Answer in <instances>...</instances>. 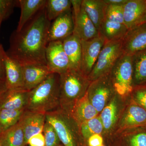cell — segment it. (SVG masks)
Here are the masks:
<instances>
[{
    "label": "cell",
    "instance_id": "obj_1",
    "mask_svg": "<svg viewBox=\"0 0 146 146\" xmlns=\"http://www.w3.org/2000/svg\"><path fill=\"white\" fill-rule=\"evenodd\" d=\"M50 24L47 19L45 7L21 31L13 32L10 36L7 54L18 61L22 66L46 65V50Z\"/></svg>",
    "mask_w": 146,
    "mask_h": 146
},
{
    "label": "cell",
    "instance_id": "obj_2",
    "mask_svg": "<svg viewBox=\"0 0 146 146\" xmlns=\"http://www.w3.org/2000/svg\"><path fill=\"white\" fill-rule=\"evenodd\" d=\"M60 76L52 73L29 91L26 110L47 114L60 109Z\"/></svg>",
    "mask_w": 146,
    "mask_h": 146
},
{
    "label": "cell",
    "instance_id": "obj_3",
    "mask_svg": "<svg viewBox=\"0 0 146 146\" xmlns=\"http://www.w3.org/2000/svg\"><path fill=\"white\" fill-rule=\"evenodd\" d=\"M59 76L60 109L69 114L86 94L91 82L79 69H69Z\"/></svg>",
    "mask_w": 146,
    "mask_h": 146
},
{
    "label": "cell",
    "instance_id": "obj_4",
    "mask_svg": "<svg viewBox=\"0 0 146 146\" xmlns=\"http://www.w3.org/2000/svg\"><path fill=\"white\" fill-rule=\"evenodd\" d=\"M46 121L52 125L64 146H86L79 125L68 112L61 109L46 114Z\"/></svg>",
    "mask_w": 146,
    "mask_h": 146
},
{
    "label": "cell",
    "instance_id": "obj_5",
    "mask_svg": "<svg viewBox=\"0 0 146 146\" xmlns=\"http://www.w3.org/2000/svg\"><path fill=\"white\" fill-rule=\"evenodd\" d=\"M109 74L116 94L124 98L130 97L134 87L132 55L123 53Z\"/></svg>",
    "mask_w": 146,
    "mask_h": 146
},
{
    "label": "cell",
    "instance_id": "obj_6",
    "mask_svg": "<svg viewBox=\"0 0 146 146\" xmlns=\"http://www.w3.org/2000/svg\"><path fill=\"white\" fill-rule=\"evenodd\" d=\"M122 39L106 41L93 70L88 76L90 81L108 74L119 58L123 54Z\"/></svg>",
    "mask_w": 146,
    "mask_h": 146
},
{
    "label": "cell",
    "instance_id": "obj_7",
    "mask_svg": "<svg viewBox=\"0 0 146 146\" xmlns=\"http://www.w3.org/2000/svg\"><path fill=\"white\" fill-rule=\"evenodd\" d=\"M130 97L124 98L116 94L100 113L104 127V141L115 134L118 122Z\"/></svg>",
    "mask_w": 146,
    "mask_h": 146
},
{
    "label": "cell",
    "instance_id": "obj_8",
    "mask_svg": "<svg viewBox=\"0 0 146 146\" xmlns=\"http://www.w3.org/2000/svg\"><path fill=\"white\" fill-rule=\"evenodd\" d=\"M87 94L90 102L100 114L116 94L109 73L91 82Z\"/></svg>",
    "mask_w": 146,
    "mask_h": 146
},
{
    "label": "cell",
    "instance_id": "obj_9",
    "mask_svg": "<svg viewBox=\"0 0 146 146\" xmlns=\"http://www.w3.org/2000/svg\"><path fill=\"white\" fill-rule=\"evenodd\" d=\"M74 29L73 34L81 40H89L100 33L82 6V0H71Z\"/></svg>",
    "mask_w": 146,
    "mask_h": 146
},
{
    "label": "cell",
    "instance_id": "obj_10",
    "mask_svg": "<svg viewBox=\"0 0 146 146\" xmlns=\"http://www.w3.org/2000/svg\"><path fill=\"white\" fill-rule=\"evenodd\" d=\"M146 127V111L130 98L119 120L115 133L125 129Z\"/></svg>",
    "mask_w": 146,
    "mask_h": 146
},
{
    "label": "cell",
    "instance_id": "obj_11",
    "mask_svg": "<svg viewBox=\"0 0 146 146\" xmlns=\"http://www.w3.org/2000/svg\"><path fill=\"white\" fill-rule=\"evenodd\" d=\"M106 41L100 34L90 40H81L80 70L87 76L93 70Z\"/></svg>",
    "mask_w": 146,
    "mask_h": 146
},
{
    "label": "cell",
    "instance_id": "obj_12",
    "mask_svg": "<svg viewBox=\"0 0 146 146\" xmlns=\"http://www.w3.org/2000/svg\"><path fill=\"white\" fill-rule=\"evenodd\" d=\"M46 65L52 73L60 74L70 69V61L62 41L49 42L46 50Z\"/></svg>",
    "mask_w": 146,
    "mask_h": 146
},
{
    "label": "cell",
    "instance_id": "obj_13",
    "mask_svg": "<svg viewBox=\"0 0 146 146\" xmlns=\"http://www.w3.org/2000/svg\"><path fill=\"white\" fill-rule=\"evenodd\" d=\"M106 146H146V127L125 129L104 141Z\"/></svg>",
    "mask_w": 146,
    "mask_h": 146
},
{
    "label": "cell",
    "instance_id": "obj_14",
    "mask_svg": "<svg viewBox=\"0 0 146 146\" xmlns=\"http://www.w3.org/2000/svg\"><path fill=\"white\" fill-rule=\"evenodd\" d=\"M124 54L133 55L146 50V23L128 29L122 39Z\"/></svg>",
    "mask_w": 146,
    "mask_h": 146
},
{
    "label": "cell",
    "instance_id": "obj_15",
    "mask_svg": "<svg viewBox=\"0 0 146 146\" xmlns=\"http://www.w3.org/2000/svg\"><path fill=\"white\" fill-rule=\"evenodd\" d=\"M74 29L72 10L62 14L51 23L47 35L48 43L63 41L73 34Z\"/></svg>",
    "mask_w": 146,
    "mask_h": 146
},
{
    "label": "cell",
    "instance_id": "obj_16",
    "mask_svg": "<svg viewBox=\"0 0 146 146\" xmlns=\"http://www.w3.org/2000/svg\"><path fill=\"white\" fill-rule=\"evenodd\" d=\"M5 71V84L7 89H23V66L5 52L4 56Z\"/></svg>",
    "mask_w": 146,
    "mask_h": 146
},
{
    "label": "cell",
    "instance_id": "obj_17",
    "mask_svg": "<svg viewBox=\"0 0 146 146\" xmlns=\"http://www.w3.org/2000/svg\"><path fill=\"white\" fill-rule=\"evenodd\" d=\"M20 121L23 127L25 143L27 145L31 137L43 132L46 121V114L26 110Z\"/></svg>",
    "mask_w": 146,
    "mask_h": 146
},
{
    "label": "cell",
    "instance_id": "obj_18",
    "mask_svg": "<svg viewBox=\"0 0 146 146\" xmlns=\"http://www.w3.org/2000/svg\"><path fill=\"white\" fill-rule=\"evenodd\" d=\"M23 89L30 91L43 82L52 74L47 65H28L23 66Z\"/></svg>",
    "mask_w": 146,
    "mask_h": 146
},
{
    "label": "cell",
    "instance_id": "obj_19",
    "mask_svg": "<svg viewBox=\"0 0 146 146\" xmlns=\"http://www.w3.org/2000/svg\"><path fill=\"white\" fill-rule=\"evenodd\" d=\"M124 24L128 29L141 23L146 11V0H127L123 6Z\"/></svg>",
    "mask_w": 146,
    "mask_h": 146
},
{
    "label": "cell",
    "instance_id": "obj_20",
    "mask_svg": "<svg viewBox=\"0 0 146 146\" xmlns=\"http://www.w3.org/2000/svg\"><path fill=\"white\" fill-rule=\"evenodd\" d=\"M29 91L23 89H7L0 100V109L26 110Z\"/></svg>",
    "mask_w": 146,
    "mask_h": 146
},
{
    "label": "cell",
    "instance_id": "obj_21",
    "mask_svg": "<svg viewBox=\"0 0 146 146\" xmlns=\"http://www.w3.org/2000/svg\"><path fill=\"white\" fill-rule=\"evenodd\" d=\"M69 114L79 125L99 115L90 102L87 92L84 96L75 104Z\"/></svg>",
    "mask_w": 146,
    "mask_h": 146
},
{
    "label": "cell",
    "instance_id": "obj_22",
    "mask_svg": "<svg viewBox=\"0 0 146 146\" xmlns=\"http://www.w3.org/2000/svg\"><path fill=\"white\" fill-rule=\"evenodd\" d=\"M46 0H19L21 14L16 31H20L39 11L45 8Z\"/></svg>",
    "mask_w": 146,
    "mask_h": 146
},
{
    "label": "cell",
    "instance_id": "obj_23",
    "mask_svg": "<svg viewBox=\"0 0 146 146\" xmlns=\"http://www.w3.org/2000/svg\"><path fill=\"white\" fill-rule=\"evenodd\" d=\"M62 42L63 49L70 61V69L80 70L82 55L81 39L73 33Z\"/></svg>",
    "mask_w": 146,
    "mask_h": 146
},
{
    "label": "cell",
    "instance_id": "obj_24",
    "mask_svg": "<svg viewBox=\"0 0 146 146\" xmlns=\"http://www.w3.org/2000/svg\"><path fill=\"white\" fill-rule=\"evenodd\" d=\"M107 4L104 0H82V6L98 30L105 18Z\"/></svg>",
    "mask_w": 146,
    "mask_h": 146
},
{
    "label": "cell",
    "instance_id": "obj_25",
    "mask_svg": "<svg viewBox=\"0 0 146 146\" xmlns=\"http://www.w3.org/2000/svg\"><path fill=\"white\" fill-rule=\"evenodd\" d=\"M128 30L125 24L105 18L99 32L106 41H109L122 39Z\"/></svg>",
    "mask_w": 146,
    "mask_h": 146
},
{
    "label": "cell",
    "instance_id": "obj_26",
    "mask_svg": "<svg viewBox=\"0 0 146 146\" xmlns=\"http://www.w3.org/2000/svg\"><path fill=\"white\" fill-rule=\"evenodd\" d=\"M0 140L4 146H25L23 125L19 121L15 125L3 132Z\"/></svg>",
    "mask_w": 146,
    "mask_h": 146
},
{
    "label": "cell",
    "instance_id": "obj_27",
    "mask_svg": "<svg viewBox=\"0 0 146 146\" xmlns=\"http://www.w3.org/2000/svg\"><path fill=\"white\" fill-rule=\"evenodd\" d=\"M134 86L146 83V50L132 55Z\"/></svg>",
    "mask_w": 146,
    "mask_h": 146
},
{
    "label": "cell",
    "instance_id": "obj_28",
    "mask_svg": "<svg viewBox=\"0 0 146 146\" xmlns=\"http://www.w3.org/2000/svg\"><path fill=\"white\" fill-rule=\"evenodd\" d=\"M71 0H47L45 9L47 19L50 22L72 10Z\"/></svg>",
    "mask_w": 146,
    "mask_h": 146
},
{
    "label": "cell",
    "instance_id": "obj_29",
    "mask_svg": "<svg viewBox=\"0 0 146 146\" xmlns=\"http://www.w3.org/2000/svg\"><path fill=\"white\" fill-rule=\"evenodd\" d=\"M80 129L84 141L86 145L88 138L95 134L103 135L104 127L99 115L82 123L80 125Z\"/></svg>",
    "mask_w": 146,
    "mask_h": 146
},
{
    "label": "cell",
    "instance_id": "obj_30",
    "mask_svg": "<svg viewBox=\"0 0 146 146\" xmlns=\"http://www.w3.org/2000/svg\"><path fill=\"white\" fill-rule=\"evenodd\" d=\"M26 110L0 109V127L3 132L17 124Z\"/></svg>",
    "mask_w": 146,
    "mask_h": 146
},
{
    "label": "cell",
    "instance_id": "obj_31",
    "mask_svg": "<svg viewBox=\"0 0 146 146\" xmlns=\"http://www.w3.org/2000/svg\"><path fill=\"white\" fill-rule=\"evenodd\" d=\"M45 138V146H57L61 144L54 128L46 121L43 131Z\"/></svg>",
    "mask_w": 146,
    "mask_h": 146
},
{
    "label": "cell",
    "instance_id": "obj_32",
    "mask_svg": "<svg viewBox=\"0 0 146 146\" xmlns=\"http://www.w3.org/2000/svg\"><path fill=\"white\" fill-rule=\"evenodd\" d=\"M123 6L107 5L105 18L124 24Z\"/></svg>",
    "mask_w": 146,
    "mask_h": 146
},
{
    "label": "cell",
    "instance_id": "obj_33",
    "mask_svg": "<svg viewBox=\"0 0 146 146\" xmlns=\"http://www.w3.org/2000/svg\"><path fill=\"white\" fill-rule=\"evenodd\" d=\"M130 98L146 111V86L145 85L134 86Z\"/></svg>",
    "mask_w": 146,
    "mask_h": 146
},
{
    "label": "cell",
    "instance_id": "obj_34",
    "mask_svg": "<svg viewBox=\"0 0 146 146\" xmlns=\"http://www.w3.org/2000/svg\"><path fill=\"white\" fill-rule=\"evenodd\" d=\"M19 6L18 1L0 0V18L6 20L13 13L15 7Z\"/></svg>",
    "mask_w": 146,
    "mask_h": 146
},
{
    "label": "cell",
    "instance_id": "obj_35",
    "mask_svg": "<svg viewBox=\"0 0 146 146\" xmlns=\"http://www.w3.org/2000/svg\"><path fill=\"white\" fill-rule=\"evenodd\" d=\"M30 146H45V138L43 132L33 135L31 137L28 142Z\"/></svg>",
    "mask_w": 146,
    "mask_h": 146
},
{
    "label": "cell",
    "instance_id": "obj_36",
    "mask_svg": "<svg viewBox=\"0 0 146 146\" xmlns=\"http://www.w3.org/2000/svg\"><path fill=\"white\" fill-rule=\"evenodd\" d=\"M103 136L101 134H95L90 136L86 142L87 146H101L104 144Z\"/></svg>",
    "mask_w": 146,
    "mask_h": 146
},
{
    "label": "cell",
    "instance_id": "obj_37",
    "mask_svg": "<svg viewBox=\"0 0 146 146\" xmlns=\"http://www.w3.org/2000/svg\"><path fill=\"white\" fill-rule=\"evenodd\" d=\"M5 51L3 46L0 48V81H5L6 75L4 56Z\"/></svg>",
    "mask_w": 146,
    "mask_h": 146
},
{
    "label": "cell",
    "instance_id": "obj_38",
    "mask_svg": "<svg viewBox=\"0 0 146 146\" xmlns=\"http://www.w3.org/2000/svg\"><path fill=\"white\" fill-rule=\"evenodd\" d=\"M127 1V0H104L107 5H123Z\"/></svg>",
    "mask_w": 146,
    "mask_h": 146
},
{
    "label": "cell",
    "instance_id": "obj_39",
    "mask_svg": "<svg viewBox=\"0 0 146 146\" xmlns=\"http://www.w3.org/2000/svg\"><path fill=\"white\" fill-rule=\"evenodd\" d=\"M7 89L5 82L0 81V100Z\"/></svg>",
    "mask_w": 146,
    "mask_h": 146
},
{
    "label": "cell",
    "instance_id": "obj_40",
    "mask_svg": "<svg viewBox=\"0 0 146 146\" xmlns=\"http://www.w3.org/2000/svg\"><path fill=\"white\" fill-rule=\"evenodd\" d=\"M146 23V11L145 13V15H144L143 18V19H142V20H141V23L140 24L143 23Z\"/></svg>",
    "mask_w": 146,
    "mask_h": 146
},
{
    "label": "cell",
    "instance_id": "obj_41",
    "mask_svg": "<svg viewBox=\"0 0 146 146\" xmlns=\"http://www.w3.org/2000/svg\"><path fill=\"white\" fill-rule=\"evenodd\" d=\"M3 131L1 129V127H0V138H1V136L2 135L3 133Z\"/></svg>",
    "mask_w": 146,
    "mask_h": 146
},
{
    "label": "cell",
    "instance_id": "obj_42",
    "mask_svg": "<svg viewBox=\"0 0 146 146\" xmlns=\"http://www.w3.org/2000/svg\"><path fill=\"white\" fill-rule=\"evenodd\" d=\"M3 21L0 18V28H1V24L2 22ZM2 46V45L1 44V43H0V48H1Z\"/></svg>",
    "mask_w": 146,
    "mask_h": 146
},
{
    "label": "cell",
    "instance_id": "obj_43",
    "mask_svg": "<svg viewBox=\"0 0 146 146\" xmlns=\"http://www.w3.org/2000/svg\"><path fill=\"white\" fill-rule=\"evenodd\" d=\"M0 146H4L1 140H0Z\"/></svg>",
    "mask_w": 146,
    "mask_h": 146
},
{
    "label": "cell",
    "instance_id": "obj_44",
    "mask_svg": "<svg viewBox=\"0 0 146 146\" xmlns=\"http://www.w3.org/2000/svg\"><path fill=\"white\" fill-rule=\"evenodd\" d=\"M57 146H63V145H62V144L61 143V144H60V145H58Z\"/></svg>",
    "mask_w": 146,
    "mask_h": 146
},
{
    "label": "cell",
    "instance_id": "obj_45",
    "mask_svg": "<svg viewBox=\"0 0 146 146\" xmlns=\"http://www.w3.org/2000/svg\"><path fill=\"white\" fill-rule=\"evenodd\" d=\"M106 146V145H104H104H102V146Z\"/></svg>",
    "mask_w": 146,
    "mask_h": 146
},
{
    "label": "cell",
    "instance_id": "obj_46",
    "mask_svg": "<svg viewBox=\"0 0 146 146\" xmlns=\"http://www.w3.org/2000/svg\"><path fill=\"white\" fill-rule=\"evenodd\" d=\"M145 86H146V84H145Z\"/></svg>",
    "mask_w": 146,
    "mask_h": 146
}]
</instances>
